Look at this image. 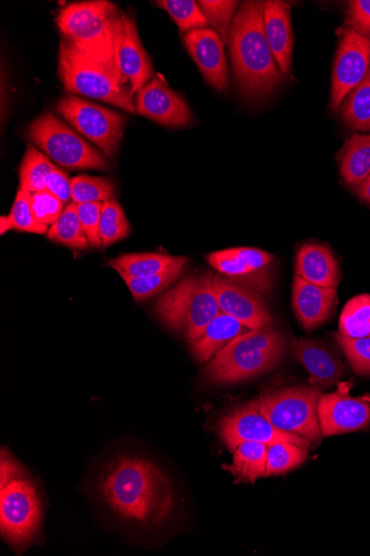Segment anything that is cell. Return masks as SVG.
I'll use <instances>...</instances> for the list:
<instances>
[{"mask_svg": "<svg viewBox=\"0 0 370 556\" xmlns=\"http://www.w3.org/2000/svg\"><path fill=\"white\" fill-rule=\"evenodd\" d=\"M99 491L122 518L144 527L162 525L174 507L167 476L151 462L119 457L103 471Z\"/></svg>", "mask_w": 370, "mask_h": 556, "instance_id": "6da1fadb", "label": "cell"}, {"mask_svg": "<svg viewBox=\"0 0 370 556\" xmlns=\"http://www.w3.org/2000/svg\"><path fill=\"white\" fill-rule=\"evenodd\" d=\"M234 83L245 99L271 94L283 74L264 31V2H244L234 16L230 38Z\"/></svg>", "mask_w": 370, "mask_h": 556, "instance_id": "7a4b0ae2", "label": "cell"}, {"mask_svg": "<svg viewBox=\"0 0 370 556\" xmlns=\"http://www.w3.org/2000/svg\"><path fill=\"white\" fill-rule=\"evenodd\" d=\"M286 350L284 336L272 326L250 330L219 351L204 374L217 384L246 381L277 368Z\"/></svg>", "mask_w": 370, "mask_h": 556, "instance_id": "3957f363", "label": "cell"}, {"mask_svg": "<svg viewBox=\"0 0 370 556\" xmlns=\"http://www.w3.org/2000/svg\"><path fill=\"white\" fill-rule=\"evenodd\" d=\"M60 76L71 92L104 101L131 114L136 113L131 85L116 62L91 58L63 40Z\"/></svg>", "mask_w": 370, "mask_h": 556, "instance_id": "277c9868", "label": "cell"}, {"mask_svg": "<svg viewBox=\"0 0 370 556\" xmlns=\"http://www.w3.org/2000/svg\"><path fill=\"white\" fill-rule=\"evenodd\" d=\"M214 279L213 273L186 278L156 302V316L190 344L221 314Z\"/></svg>", "mask_w": 370, "mask_h": 556, "instance_id": "5b68a950", "label": "cell"}, {"mask_svg": "<svg viewBox=\"0 0 370 556\" xmlns=\"http://www.w3.org/2000/svg\"><path fill=\"white\" fill-rule=\"evenodd\" d=\"M122 21L116 5L104 0L75 3L59 16L64 40L100 61L116 62L115 42Z\"/></svg>", "mask_w": 370, "mask_h": 556, "instance_id": "8992f818", "label": "cell"}, {"mask_svg": "<svg viewBox=\"0 0 370 556\" xmlns=\"http://www.w3.org/2000/svg\"><path fill=\"white\" fill-rule=\"evenodd\" d=\"M321 396L319 389L294 387L257 400L261 414L278 429L319 444L323 438L319 419Z\"/></svg>", "mask_w": 370, "mask_h": 556, "instance_id": "52a82bcc", "label": "cell"}, {"mask_svg": "<svg viewBox=\"0 0 370 556\" xmlns=\"http://www.w3.org/2000/svg\"><path fill=\"white\" fill-rule=\"evenodd\" d=\"M30 140L49 159L69 169L109 170L102 153L52 114H43L29 127Z\"/></svg>", "mask_w": 370, "mask_h": 556, "instance_id": "ba28073f", "label": "cell"}, {"mask_svg": "<svg viewBox=\"0 0 370 556\" xmlns=\"http://www.w3.org/2000/svg\"><path fill=\"white\" fill-rule=\"evenodd\" d=\"M58 111L78 132L92 141L105 159L117 155L125 116L69 93L61 98Z\"/></svg>", "mask_w": 370, "mask_h": 556, "instance_id": "9c48e42d", "label": "cell"}, {"mask_svg": "<svg viewBox=\"0 0 370 556\" xmlns=\"http://www.w3.org/2000/svg\"><path fill=\"white\" fill-rule=\"evenodd\" d=\"M40 521L41 504L33 482L15 479L2 486L0 527L10 544H27L36 535Z\"/></svg>", "mask_w": 370, "mask_h": 556, "instance_id": "30bf717a", "label": "cell"}, {"mask_svg": "<svg viewBox=\"0 0 370 556\" xmlns=\"http://www.w3.org/2000/svg\"><path fill=\"white\" fill-rule=\"evenodd\" d=\"M218 432L227 447L232 452L238 445L247 441L259 442L267 445L289 441L305 448L311 446L308 440L282 431L273 426L269 419L261 414L257 399L221 418Z\"/></svg>", "mask_w": 370, "mask_h": 556, "instance_id": "8fae6325", "label": "cell"}, {"mask_svg": "<svg viewBox=\"0 0 370 556\" xmlns=\"http://www.w3.org/2000/svg\"><path fill=\"white\" fill-rule=\"evenodd\" d=\"M207 263L222 276L254 291L267 292L272 287L270 266L275 256L257 248H231L213 252Z\"/></svg>", "mask_w": 370, "mask_h": 556, "instance_id": "7c38bea8", "label": "cell"}, {"mask_svg": "<svg viewBox=\"0 0 370 556\" xmlns=\"http://www.w3.org/2000/svg\"><path fill=\"white\" fill-rule=\"evenodd\" d=\"M352 382H342L335 392L322 394L319 419L323 437L365 430L370 427V395L352 396Z\"/></svg>", "mask_w": 370, "mask_h": 556, "instance_id": "4fadbf2b", "label": "cell"}, {"mask_svg": "<svg viewBox=\"0 0 370 556\" xmlns=\"http://www.w3.org/2000/svg\"><path fill=\"white\" fill-rule=\"evenodd\" d=\"M370 68V39L352 27L340 42L333 70L331 106L339 110L348 93L366 77Z\"/></svg>", "mask_w": 370, "mask_h": 556, "instance_id": "5bb4252c", "label": "cell"}, {"mask_svg": "<svg viewBox=\"0 0 370 556\" xmlns=\"http://www.w3.org/2000/svg\"><path fill=\"white\" fill-rule=\"evenodd\" d=\"M136 112L173 128L187 127L193 121L184 99L168 86L161 74L137 92Z\"/></svg>", "mask_w": 370, "mask_h": 556, "instance_id": "9a60e30c", "label": "cell"}, {"mask_svg": "<svg viewBox=\"0 0 370 556\" xmlns=\"http://www.w3.org/2000/svg\"><path fill=\"white\" fill-rule=\"evenodd\" d=\"M192 60L207 84L220 92L230 87V75L225 42L213 28L193 30L183 36Z\"/></svg>", "mask_w": 370, "mask_h": 556, "instance_id": "2e32d148", "label": "cell"}, {"mask_svg": "<svg viewBox=\"0 0 370 556\" xmlns=\"http://www.w3.org/2000/svg\"><path fill=\"white\" fill-rule=\"evenodd\" d=\"M214 286L221 313L250 330L272 326V317L264 301L248 289L225 276H215Z\"/></svg>", "mask_w": 370, "mask_h": 556, "instance_id": "e0dca14e", "label": "cell"}, {"mask_svg": "<svg viewBox=\"0 0 370 556\" xmlns=\"http://www.w3.org/2000/svg\"><path fill=\"white\" fill-rule=\"evenodd\" d=\"M115 59L122 74L137 93L153 77L154 72L149 55L138 34L136 20L122 13V21L115 42Z\"/></svg>", "mask_w": 370, "mask_h": 556, "instance_id": "ac0fdd59", "label": "cell"}, {"mask_svg": "<svg viewBox=\"0 0 370 556\" xmlns=\"http://www.w3.org/2000/svg\"><path fill=\"white\" fill-rule=\"evenodd\" d=\"M336 300L337 288L317 286L295 276L292 303L296 318L304 329L312 330L329 320Z\"/></svg>", "mask_w": 370, "mask_h": 556, "instance_id": "d6986e66", "label": "cell"}, {"mask_svg": "<svg viewBox=\"0 0 370 556\" xmlns=\"http://www.w3.org/2000/svg\"><path fill=\"white\" fill-rule=\"evenodd\" d=\"M264 31L282 74L290 75L293 56L291 7L279 0L264 2Z\"/></svg>", "mask_w": 370, "mask_h": 556, "instance_id": "ffe728a7", "label": "cell"}, {"mask_svg": "<svg viewBox=\"0 0 370 556\" xmlns=\"http://www.w3.org/2000/svg\"><path fill=\"white\" fill-rule=\"evenodd\" d=\"M296 276L327 288H337L341 281L339 263L333 252L320 243L303 244L296 255Z\"/></svg>", "mask_w": 370, "mask_h": 556, "instance_id": "44dd1931", "label": "cell"}, {"mask_svg": "<svg viewBox=\"0 0 370 556\" xmlns=\"http://www.w3.org/2000/svg\"><path fill=\"white\" fill-rule=\"evenodd\" d=\"M296 359L302 364L315 384L331 388L344 372L341 362L326 346L312 340L302 339L296 345Z\"/></svg>", "mask_w": 370, "mask_h": 556, "instance_id": "7402d4cb", "label": "cell"}, {"mask_svg": "<svg viewBox=\"0 0 370 556\" xmlns=\"http://www.w3.org/2000/svg\"><path fill=\"white\" fill-rule=\"evenodd\" d=\"M250 331L235 318L221 313L210 321L200 338L191 344L193 357L199 363H207L217 353L241 334Z\"/></svg>", "mask_w": 370, "mask_h": 556, "instance_id": "603a6c76", "label": "cell"}, {"mask_svg": "<svg viewBox=\"0 0 370 556\" xmlns=\"http://www.w3.org/2000/svg\"><path fill=\"white\" fill-rule=\"evenodd\" d=\"M341 176L356 188L370 175V135H354L337 154Z\"/></svg>", "mask_w": 370, "mask_h": 556, "instance_id": "cb8c5ba5", "label": "cell"}, {"mask_svg": "<svg viewBox=\"0 0 370 556\" xmlns=\"http://www.w3.org/2000/svg\"><path fill=\"white\" fill-rule=\"evenodd\" d=\"M269 445L247 441L233 451V464L225 467L230 471L238 483H255L266 477Z\"/></svg>", "mask_w": 370, "mask_h": 556, "instance_id": "d4e9b609", "label": "cell"}, {"mask_svg": "<svg viewBox=\"0 0 370 556\" xmlns=\"http://www.w3.org/2000/svg\"><path fill=\"white\" fill-rule=\"evenodd\" d=\"M181 257L165 254H126L109 263L122 277L146 278L162 274L175 266Z\"/></svg>", "mask_w": 370, "mask_h": 556, "instance_id": "484cf974", "label": "cell"}, {"mask_svg": "<svg viewBox=\"0 0 370 556\" xmlns=\"http://www.w3.org/2000/svg\"><path fill=\"white\" fill-rule=\"evenodd\" d=\"M340 114L352 129L370 131V68L363 80L345 98Z\"/></svg>", "mask_w": 370, "mask_h": 556, "instance_id": "4316f807", "label": "cell"}, {"mask_svg": "<svg viewBox=\"0 0 370 556\" xmlns=\"http://www.w3.org/2000/svg\"><path fill=\"white\" fill-rule=\"evenodd\" d=\"M339 333L347 338L370 336V293L352 298L340 317Z\"/></svg>", "mask_w": 370, "mask_h": 556, "instance_id": "83f0119b", "label": "cell"}, {"mask_svg": "<svg viewBox=\"0 0 370 556\" xmlns=\"http://www.w3.org/2000/svg\"><path fill=\"white\" fill-rule=\"evenodd\" d=\"M55 168L47 156L29 144L20 169V190L31 193L46 190L47 179Z\"/></svg>", "mask_w": 370, "mask_h": 556, "instance_id": "f1b7e54d", "label": "cell"}, {"mask_svg": "<svg viewBox=\"0 0 370 556\" xmlns=\"http://www.w3.org/2000/svg\"><path fill=\"white\" fill-rule=\"evenodd\" d=\"M76 207L75 202H72L60 219L50 227L47 237L72 249L85 250L90 247V243L80 224Z\"/></svg>", "mask_w": 370, "mask_h": 556, "instance_id": "f546056e", "label": "cell"}, {"mask_svg": "<svg viewBox=\"0 0 370 556\" xmlns=\"http://www.w3.org/2000/svg\"><path fill=\"white\" fill-rule=\"evenodd\" d=\"M307 458V448L296 443L284 441L269 445L266 477L285 475L302 466Z\"/></svg>", "mask_w": 370, "mask_h": 556, "instance_id": "4dcf8cb0", "label": "cell"}, {"mask_svg": "<svg viewBox=\"0 0 370 556\" xmlns=\"http://www.w3.org/2000/svg\"><path fill=\"white\" fill-rule=\"evenodd\" d=\"M188 260L180 261L168 270L146 278L122 277L136 301L151 298L173 285L183 271Z\"/></svg>", "mask_w": 370, "mask_h": 556, "instance_id": "1f68e13d", "label": "cell"}, {"mask_svg": "<svg viewBox=\"0 0 370 556\" xmlns=\"http://www.w3.org/2000/svg\"><path fill=\"white\" fill-rule=\"evenodd\" d=\"M131 232V226L126 214L116 199L102 204L100 217V237L102 245L114 244Z\"/></svg>", "mask_w": 370, "mask_h": 556, "instance_id": "d6a6232c", "label": "cell"}, {"mask_svg": "<svg viewBox=\"0 0 370 556\" xmlns=\"http://www.w3.org/2000/svg\"><path fill=\"white\" fill-rule=\"evenodd\" d=\"M157 8L165 10L182 33L207 28V20L194 0H158Z\"/></svg>", "mask_w": 370, "mask_h": 556, "instance_id": "836d02e7", "label": "cell"}, {"mask_svg": "<svg viewBox=\"0 0 370 556\" xmlns=\"http://www.w3.org/2000/svg\"><path fill=\"white\" fill-rule=\"evenodd\" d=\"M72 197L75 204L103 202L115 199V185L103 177L78 176L72 179Z\"/></svg>", "mask_w": 370, "mask_h": 556, "instance_id": "e575fe53", "label": "cell"}, {"mask_svg": "<svg viewBox=\"0 0 370 556\" xmlns=\"http://www.w3.org/2000/svg\"><path fill=\"white\" fill-rule=\"evenodd\" d=\"M199 5L204 12L208 25L218 33L225 45H229L231 27L239 3L225 2V0H201Z\"/></svg>", "mask_w": 370, "mask_h": 556, "instance_id": "d590c367", "label": "cell"}, {"mask_svg": "<svg viewBox=\"0 0 370 556\" xmlns=\"http://www.w3.org/2000/svg\"><path fill=\"white\" fill-rule=\"evenodd\" d=\"M10 217L14 229L36 235H46L48 227L41 225L35 218L31 208V192L20 190L16 194Z\"/></svg>", "mask_w": 370, "mask_h": 556, "instance_id": "8d00e7d4", "label": "cell"}, {"mask_svg": "<svg viewBox=\"0 0 370 556\" xmlns=\"http://www.w3.org/2000/svg\"><path fill=\"white\" fill-rule=\"evenodd\" d=\"M336 339L354 372L359 376H370V336L347 338L337 333Z\"/></svg>", "mask_w": 370, "mask_h": 556, "instance_id": "74e56055", "label": "cell"}, {"mask_svg": "<svg viewBox=\"0 0 370 556\" xmlns=\"http://www.w3.org/2000/svg\"><path fill=\"white\" fill-rule=\"evenodd\" d=\"M31 208L37 222L47 227L54 225L65 211L64 202L47 189L31 193Z\"/></svg>", "mask_w": 370, "mask_h": 556, "instance_id": "f35d334b", "label": "cell"}, {"mask_svg": "<svg viewBox=\"0 0 370 556\" xmlns=\"http://www.w3.org/2000/svg\"><path fill=\"white\" fill-rule=\"evenodd\" d=\"M76 208L90 247L98 248L102 245L100 237L101 202H85V204H78Z\"/></svg>", "mask_w": 370, "mask_h": 556, "instance_id": "ab89813d", "label": "cell"}, {"mask_svg": "<svg viewBox=\"0 0 370 556\" xmlns=\"http://www.w3.org/2000/svg\"><path fill=\"white\" fill-rule=\"evenodd\" d=\"M348 24L370 39V0H354L348 8Z\"/></svg>", "mask_w": 370, "mask_h": 556, "instance_id": "60d3db41", "label": "cell"}, {"mask_svg": "<svg viewBox=\"0 0 370 556\" xmlns=\"http://www.w3.org/2000/svg\"><path fill=\"white\" fill-rule=\"evenodd\" d=\"M46 189L58 195L64 204H68L73 200L72 179H69L67 173L58 167L49 175Z\"/></svg>", "mask_w": 370, "mask_h": 556, "instance_id": "b9f144b4", "label": "cell"}, {"mask_svg": "<svg viewBox=\"0 0 370 556\" xmlns=\"http://www.w3.org/2000/svg\"><path fill=\"white\" fill-rule=\"evenodd\" d=\"M21 476V470L10 458H7L3 454L2 458V486H5L11 481L17 479Z\"/></svg>", "mask_w": 370, "mask_h": 556, "instance_id": "7bdbcfd3", "label": "cell"}, {"mask_svg": "<svg viewBox=\"0 0 370 556\" xmlns=\"http://www.w3.org/2000/svg\"><path fill=\"white\" fill-rule=\"evenodd\" d=\"M355 189V193L366 204L370 205V175Z\"/></svg>", "mask_w": 370, "mask_h": 556, "instance_id": "ee69618b", "label": "cell"}, {"mask_svg": "<svg viewBox=\"0 0 370 556\" xmlns=\"http://www.w3.org/2000/svg\"><path fill=\"white\" fill-rule=\"evenodd\" d=\"M11 229H14L13 222L10 216L0 217V235H5Z\"/></svg>", "mask_w": 370, "mask_h": 556, "instance_id": "f6af8a7d", "label": "cell"}]
</instances>
